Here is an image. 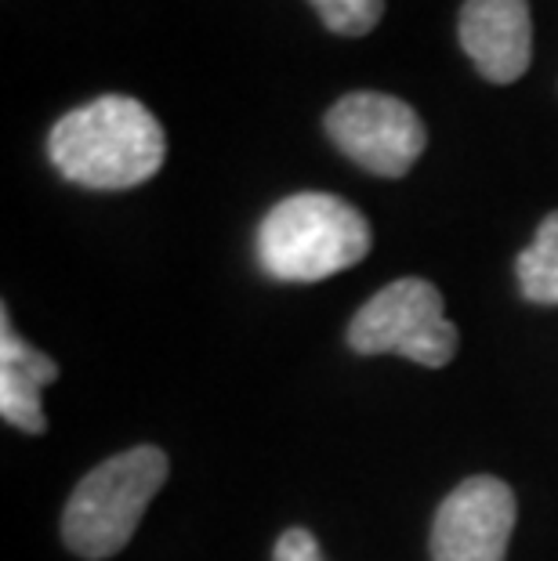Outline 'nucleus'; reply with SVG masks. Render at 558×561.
<instances>
[{
	"mask_svg": "<svg viewBox=\"0 0 558 561\" xmlns=\"http://www.w3.org/2000/svg\"><path fill=\"white\" fill-rule=\"evenodd\" d=\"M47 157L73 185L135 188L163 167L168 138L138 99L102 94L52 127Z\"/></svg>",
	"mask_w": 558,
	"mask_h": 561,
	"instance_id": "obj_1",
	"label": "nucleus"
},
{
	"mask_svg": "<svg viewBox=\"0 0 558 561\" xmlns=\"http://www.w3.org/2000/svg\"><path fill=\"white\" fill-rule=\"evenodd\" d=\"M371 254V225L330 193H298L276 203L258 229V261L280 283H319Z\"/></svg>",
	"mask_w": 558,
	"mask_h": 561,
	"instance_id": "obj_2",
	"label": "nucleus"
},
{
	"mask_svg": "<svg viewBox=\"0 0 558 561\" xmlns=\"http://www.w3.org/2000/svg\"><path fill=\"white\" fill-rule=\"evenodd\" d=\"M163 482H168V457L157 446H135L99 463L66 504V547L88 561L116 554L135 536Z\"/></svg>",
	"mask_w": 558,
	"mask_h": 561,
	"instance_id": "obj_3",
	"label": "nucleus"
},
{
	"mask_svg": "<svg viewBox=\"0 0 558 561\" xmlns=\"http://www.w3.org/2000/svg\"><path fill=\"white\" fill-rule=\"evenodd\" d=\"M349 344L360 355H407L439 369L454 359L457 327L443 316V294L424 279H396L377 290L349 327Z\"/></svg>",
	"mask_w": 558,
	"mask_h": 561,
	"instance_id": "obj_4",
	"label": "nucleus"
},
{
	"mask_svg": "<svg viewBox=\"0 0 558 561\" xmlns=\"http://www.w3.org/2000/svg\"><path fill=\"white\" fill-rule=\"evenodd\" d=\"M327 135L349 160L377 178H402L424 152V124L402 99L355 91L327 113Z\"/></svg>",
	"mask_w": 558,
	"mask_h": 561,
	"instance_id": "obj_5",
	"label": "nucleus"
},
{
	"mask_svg": "<svg viewBox=\"0 0 558 561\" xmlns=\"http://www.w3.org/2000/svg\"><path fill=\"white\" fill-rule=\"evenodd\" d=\"M515 529V493L493 474H475L443 500L432 525L435 561H504Z\"/></svg>",
	"mask_w": 558,
	"mask_h": 561,
	"instance_id": "obj_6",
	"label": "nucleus"
},
{
	"mask_svg": "<svg viewBox=\"0 0 558 561\" xmlns=\"http://www.w3.org/2000/svg\"><path fill=\"white\" fill-rule=\"evenodd\" d=\"M457 33L465 55L490 83H515L529 69V0H465Z\"/></svg>",
	"mask_w": 558,
	"mask_h": 561,
	"instance_id": "obj_7",
	"label": "nucleus"
},
{
	"mask_svg": "<svg viewBox=\"0 0 558 561\" xmlns=\"http://www.w3.org/2000/svg\"><path fill=\"white\" fill-rule=\"evenodd\" d=\"M58 377L55 359H47L44 352H33L26 341L11 330L4 316V333H0V413L11 427L30 435H41L44 405H41V388L52 385Z\"/></svg>",
	"mask_w": 558,
	"mask_h": 561,
	"instance_id": "obj_8",
	"label": "nucleus"
},
{
	"mask_svg": "<svg viewBox=\"0 0 558 561\" xmlns=\"http://www.w3.org/2000/svg\"><path fill=\"white\" fill-rule=\"evenodd\" d=\"M519 290L533 305H558V210L544 218L533 243L515 261Z\"/></svg>",
	"mask_w": 558,
	"mask_h": 561,
	"instance_id": "obj_9",
	"label": "nucleus"
},
{
	"mask_svg": "<svg viewBox=\"0 0 558 561\" xmlns=\"http://www.w3.org/2000/svg\"><path fill=\"white\" fill-rule=\"evenodd\" d=\"M312 8L338 37H363L385 15V0H312Z\"/></svg>",
	"mask_w": 558,
	"mask_h": 561,
	"instance_id": "obj_10",
	"label": "nucleus"
},
{
	"mask_svg": "<svg viewBox=\"0 0 558 561\" xmlns=\"http://www.w3.org/2000/svg\"><path fill=\"white\" fill-rule=\"evenodd\" d=\"M272 561H323V554H319L316 536L308 529H287L280 536Z\"/></svg>",
	"mask_w": 558,
	"mask_h": 561,
	"instance_id": "obj_11",
	"label": "nucleus"
}]
</instances>
